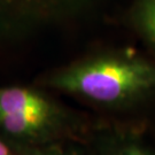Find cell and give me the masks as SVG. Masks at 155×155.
I'll return each instance as SVG.
<instances>
[{"mask_svg":"<svg viewBox=\"0 0 155 155\" xmlns=\"http://www.w3.org/2000/svg\"><path fill=\"white\" fill-rule=\"evenodd\" d=\"M89 140L92 155H155V146L136 127L101 129Z\"/></svg>","mask_w":155,"mask_h":155,"instance_id":"cell-4","label":"cell"},{"mask_svg":"<svg viewBox=\"0 0 155 155\" xmlns=\"http://www.w3.org/2000/svg\"><path fill=\"white\" fill-rule=\"evenodd\" d=\"M129 18L136 32L155 51V0H134Z\"/></svg>","mask_w":155,"mask_h":155,"instance_id":"cell-5","label":"cell"},{"mask_svg":"<svg viewBox=\"0 0 155 155\" xmlns=\"http://www.w3.org/2000/svg\"><path fill=\"white\" fill-rule=\"evenodd\" d=\"M29 155H92L89 144L82 139H67L28 150Z\"/></svg>","mask_w":155,"mask_h":155,"instance_id":"cell-6","label":"cell"},{"mask_svg":"<svg viewBox=\"0 0 155 155\" xmlns=\"http://www.w3.org/2000/svg\"><path fill=\"white\" fill-rule=\"evenodd\" d=\"M44 84L100 107L127 108L155 93V63L129 50L107 51L56 69Z\"/></svg>","mask_w":155,"mask_h":155,"instance_id":"cell-1","label":"cell"},{"mask_svg":"<svg viewBox=\"0 0 155 155\" xmlns=\"http://www.w3.org/2000/svg\"><path fill=\"white\" fill-rule=\"evenodd\" d=\"M0 155H29L28 150L21 148L0 137Z\"/></svg>","mask_w":155,"mask_h":155,"instance_id":"cell-7","label":"cell"},{"mask_svg":"<svg viewBox=\"0 0 155 155\" xmlns=\"http://www.w3.org/2000/svg\"><path fill=\"white\" fill-rule=\"evenodd\" d=\"M100 0H0V31H21L39 24L71 18Z\"/></svg>","mask_w":155,"mask_h":155,"instance_id":"cell-3","label":"cell"},{"mask_svg":"<svg viewBox=\"0 0 155 155\" xmlns=\"http://www.w3.org/2000/svg\"><path fill=\"white\" fill-rule=\"evenodd\" d=\"M86 123L50 95L33 87H0V137L30 150L67 140H85Z\"/></svg>","mask_w":155,"mask_h":155,"instance_id":"cell-2","label":"cell"}]
</instances>
